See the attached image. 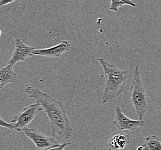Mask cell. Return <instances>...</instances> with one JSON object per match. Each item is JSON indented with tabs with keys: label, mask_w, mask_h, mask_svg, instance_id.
<instances>
[{
	"label": "cell",
	"mask_w": 161,
	"mask_h": 150,
	"mask_svg": "<svg viewBox=\"0 0 161 150\" xmlns=\"http://www.w3.org/2000/svg\"><path fill=\"white\" fill-rule=\"evenodd\" d=\"M14 66L7 64L0 70V88L5 87L8 84L14 83L17 80L18 74L13 69Z\"/></svg>",
	"instance_id": "30bf717a"
},
{
	"label": "cell",
	"mask_w": 161,
	"mask_h": 150,
	"mask_svg": "<svg viewBox=\"0 0 161 150\" xmlns=\"http://www.w3.org/2000/svg\"><path fill=\"white\" fill-rule=\"evenodd\" d=\"M137 150H161L160 138L155 135H151L145 137V143L139 147Z\"/></svg>",
	"instance_id": "8fae6325"
},
{
	"label": "cell",
	"mask_w": 161,
	"mask_h": 150,
	"mask_svg": "<svg viewBox=\"0 0 161 150\" xmlns=\"http://www.w3.org/2000/svg\"><path fill=\"white\" fill-rule=\"evenodd\" d=\"M16 0H0V7H3L8 4H12L15 2Z\"/></svg>",
	"instance_id": "9a60e30c"
},
{
	"label": "cell",
	"mask_w": 161,
	"mask_h": 150,
	"mask_svg": "<svg viewBox=\"0 0 161 150\" xmlns=\"http://www.w3.org/2000/svg\"><path fill=\"white\" fill-rule=\"evenodd\" d=\"M15 49L8 62V64L12 66H14L18 62L24 61L29 57H31L33 55V51L36 49L34 47L27 45L19 38L15 39Z\"/></svg>",
	"instance_id": "52a82bcc"
},
{
	"label": "cell",
	"mask_w": 161,
	"mask_h": 150,
	"mask_svg": "<svg viewBox=\"0 0 161 150\" xmlns=\"http://www.w3.org/2000/svg\"><path fill=\"white\" fill-rule=\"evenodd\" d=\"M25 92L29 98L35 99L45 111L52 136L59 135L64 140H69L73 136V128L63 103L31 86L27 87Z\"/></svg>",
	"instance_id": "6da1fadb"
},
{
	"label": "cell",
	"mask_w": 161,
	"mask_h": 150,
	"mask_svg": "<svg viewBox=\"0 0 161 150\" xmlns=\"http://www.w3.org/2000/svg\"><path fill=\"white\" fill-rule=\"evenodd\" d=\"M130 136L122 131L114 132L107 140V150H124L130 143Z\"/></svg>",
	"instance_id": "9c48e42d"
},
{
	"label": "cell",
	"mask_w": 161,
	"mask_h": 150,
	"mask_svg": "<svg viewBox=\"0 0 161 150\" xmlns=\"http://www.w3.org/2000/svg\"><path fill=\"white\" fill-rule=\"evenodd\" d=\"M113 124L119 131H135L139 128L144 127L145 121L132 120L127 117L120 106H116L114 111Z\"/></svg>",
	"instance_id": "8992f818"
},
{
	"label": "cell",
	"mask_w": 161,
	"mask_h": 150,
	"mask_svg": "<svg viewBox=\"0 0 161 150\" xmlns=\"http://www.w3.org/2000/svg\"><path fill=\"white\" fill-rule=\"evenodd\" d=\"M97 60L102 68L105 78L102 96V103L104 104L122 94L128 80V72L126 70H121L102 57Z\"/></svg>",
	"instance_id": "7a4b0ae2"
},
{
	"label": "cell",
	"mask_w": 161,
	"mask_h": 150,
	"mask_svg": "<svg viewBox=\"0 0 161 150\" xmlns=\"http://www.w3.org/2000/svg\"><path fill=\"white\" fill-rule=\"evenodd\" d=\"M71 44L68 40H63L59 44L51 48L44 49H35L33 55H40L46 57L58 59L67 51L70 50Z\"/></svg>",
	"instance_id": "ba28073f"
},
{
	"label": "cell",
	"mask_w": 161,
	"mask_h": 150,
	"mask_svg": "<svg viewBox=\"0 0 161 150\" xmlns=\"http://www.w3.org/2000/svg\"><path fill=\"white\" fill-rule=\"evenodd\" d=\"M23 132L34 144L37 150H49L61 144L53 137L46 135L34 128H26Z\"/></svg>",
	"instance_id": "5b68a950"
},
{
	"label": "cell",
	"mask_w": 161,
	"mask_h": 150,
	"mask_svg": "<svg viewBox=\"0 0 161 150\" xmlns=\"http://www.w3.org/2000/svg\"><path fill=\"white\" fill-rule=\"evenodd\" d=\"M124 5H130L133 8L136 7V4L132 0H111L109 9L117 12L119 9Z\"/></svg>",
	"instance_id": "7c38bea8"
},
{
	"label": "cell",
	"mask_w": 161,
	"mask_h": 150,
	"mask_svg": "<svg viewBox=\"0 0 161 150\" xmlns=\"http://www.w3.org/2000/svg\"><path fill=\"white\" fill-rule=\"evenodd\" d=\"M70 144H71V143L70 142H66V143H63L60 144V146L55 147V148H53L51 149H49L48 150H65V148L66 147L68 146H70Z\"/></svg>",
	"instance_id": "5bb4252c"
},
{
	"label": "cell",
	"mask_w": 161,
	"mask_h": 150,
	"mask_svg": "<svg viewBox=\"0 0 161 150\" xmlns=\"http://www.w3.org/2000/svg\"><path fill=\"white\" fill-rule=\"evenodd\" d=\"M130 102L140 120H143L150 109L151 100L143 83L139 65L136 64L132 75L130 90Z\"/></svg>",
	"instance_id": "3957f363"
},
{
	"label": "cell",
	"mask_w": 161,
	"mask_h": 150,
	"mask_svg": "<svg viewBox=\"0 0 161 150\" xmlns=\"http://www.w3.org/2000/svg\"><path fill=\"white\" fill-rule=\"evenodd\" d=\"M43 110L38 103L31 104L24 107L19 113L12 118L10 122L13 126L14 131L23 132L27 128L37 114Z\"/></svg>",
	"instance_id": "277c9868"
},
{
	"label": "cell",
	"mask_w": 161,
	"mask_h": 150,
	"mask_svg": "<svg viewBox=\"0 0 161 150\" xmlns=\"http://www.w3.org/2000/svg\"><path fill=\"white\" fill-rule=\"evenodd\" d=\"M0 126L1 127L7 128L8 129L14 131L13 126H12V125L11 124V122L5 121L2 117H1V118H0Z\"/></svg>",
	"instance_id": "4fadbf2b"
}]
</instances>
